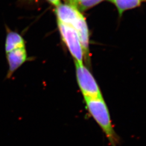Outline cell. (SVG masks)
Here are the masks:
<instances>
[{"label":"cell","instance_id":"6da1fadb","mask_svg":"<svg viewBox=\"0 0 146 146\" xmlns=\"http://www.w3.org/2000/svg\"><path fill=\"white\" fill-rule=\"evenodd\" d=\"M55 13L58 21L72 27L77 32L84 50V56L88 59L89 32L87 22L81 11L72 5L60 4L56 7Z\"/></svg>","mask_w":146,"mask_h":146},{"label":"cell","instance_id":"7a4b0ae2","mask_svg":"<svg viewBox=\"0 0 146 146\" xmlns=\"http://www.w3.org/2000/svg\"><path fill=\"white\" fill-rule=\"evenodd\" d=\"M84 100L89 115L100 127L111 146H116L119 137L114 129L110 111L103 97L84 98Z\"/></svg>","mask_w":146,"mask_h":146},{"label":"cell","instance_id":"3957f363","mask_svg":"<svg viewBox=\"0 0 146 146\" xmlns=\"http://www.w3.org/2000/svg\"><path fill=\"white\" fill-rule=\"evenodd\" d=\"M76 78L84 98H101L102 95L94 76L83 63L75 61Z\"/></svg>","mask_w":146,"mask_h":146},{"label":"cell","instance_id":"277c9868","mask_svg":"<svg viewBox=\"0 0 146 146\" xmlns=\"http://www.w3.org/2000/svg\"><path fill=\"white\" fill-rule=\"evenodd\" d=\"M58 27L63 41L76 62L83 63L84 52L78 34L70 26L58 21Z\"/></svg>","mask_w":146,"mask_h":146},{"label":"cell","instance_id":"5b68a950","mask_svg":"<svg viewBox=\"0 0 146 146\" xmlns=\"http://www.w3.org/2000/svg\"><path fill=\"white\" fill-rule=\"evenodd\" d=\"M7 54L9 64L8 76L9 77L17 68H19L26 61L27 55L25 48L16 49Z\"/></svg>","mask_w":146,"mask_h":146},{"label":"cell","instance_id":"8992f818","mask_svg":"<svg viewBox=\"0 0 146 146\" xmlns=\"http://www.w3.org/2000/svg\"><path fill=\"white\" fill-rule=\"evenodd\" d=\"M5 47L7 53L16 49L25 48V41L20 34L11 31L7 34Z\"/></svg>","mask_w":146,"mask_h":146},{"label":"cell","instance_id":"52a82bcc","mask_svg":"<svg viewBox=\"0 0 146 146\" xmlns=\"http://www.w3.org/2000/svg\"><path fill=\"white\" fill-rule=\"evenodd\" d=\"M116 7L120 16L127 10L135 8L141 5V0H108Z\"/></svg>","mask_w":146,"mask_h":146},{"label":"cell","instance_id":"ba28073f","mask_svg":"<svg viewBox=\"0 0 146 146\" xmlns=\"http://www.w3.org/2000/svg\"><path fill=\"white\" fill-rule=\"evenodd\" d=\"M102 1L104 0H80L76 8L80 11H84L98 5Z\"/></svg>","mask_w":146,"mask_h":146},{"label":"cell","instance_id":"9c48e42d","mask_svg":"<svg viewBox=\"0 0 146 146\" xmlns=\"http://www.w3.org/2000/svg\"><path fill=\"white\" fill-rule=\"evenodd\" d=\"M79 1L80 0H65V1L67 2V4L72 5L75 8H76Z\"/></svg>","mask_w":146,"mask_h":146},{"label":"cell","instance_id":"30bf717a","mask_svg":"<svg viewBox=\"0 0 146 146\" xmlns=\"http://www.w3.org/2000/svg\"><path fill=\"white\" fill-rule=\"evenodd\" d=\"M48 1L53 5L56 6V7L61 4L60 0H48Z\"/></svg>","mask_w":146,"mask_h":146}]
</instances>
